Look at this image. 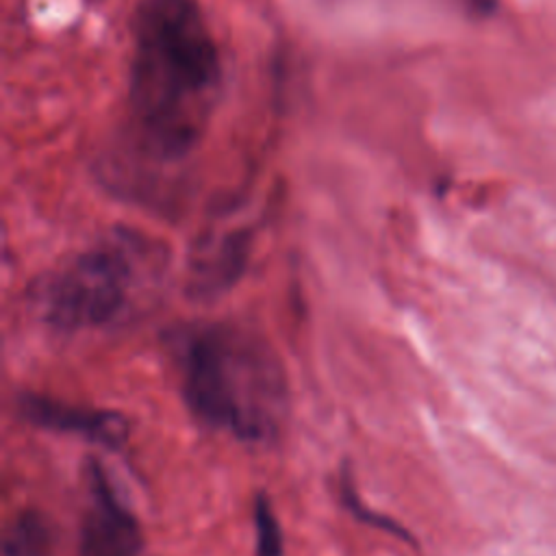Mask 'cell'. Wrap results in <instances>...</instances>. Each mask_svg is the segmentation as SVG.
<instances>
[{"instance_id": "6da1fadb", "label": "cell", "mask_w": 556, "mask_h": 556, "mask_svg": "<svg viewBox=\"0 0 556 556\" xmlns=\"http://www.w3.org/2000/svg\"><path fill=\"white\" fill-rule=\"evenodd\" d=\"M224 87L219 48L198 0H139L126 96V143L154 167L202 143Z\"/></svg>"}, {"instance_id": "7a4b0ae2", "label": "cell", "mask_w": 556, "mask_h": 556, "mask_svg": "<svg viewBox=\"0 0 556 556\" xmlns=\"http://www.w3.org/2000/svg\"><path fill=\"white\" fill-rule=\"evenodd\" d=\"M176 356L180 389L198 421L256 443L278 432L287 387L263 339L228 324L195 326L180 337Z\"/></svg>"}, {"instance_id": "3957f363", "label": "cell", "mask_w": 556, "mask_h": 556, "mask_svg": "<svg viewBox=\"0 0 556 556\" xmlns=\"http://www.w3.org/2000/svg\"><path fill=\"white\" fill-rule=\"evenodd\" d=\"M161 258L154 241L117 228L41 276L30 289L33 308L59 332L104 328L124 315L141 278L159 276Z\"/></svg>"}, {"instance_id": "277c9868", "label": "cell", "mask_w": 556, "mask_h": 556, "mask_svg": "<svg viewBox=\"0 0 556 556\" xmlns=\"http://www.w3.org/2000/svg\"><path fill=\"white\" fill-rule=\"evenodd\" d=\"M91 504L85 513L76 556H139L141 528L135 515L115 495L106 471L89 465Z\"/></svg>"}, {"instance_id": "5b68a950", "label": "cell", "mask_w": 556, "mask_h": 556, "mask_svg": "<svg viewBox=\"0 0 556 556\" xmlns=\"http://www.w3.org/2000/svg\"><path fill=\"white\" fill-rule=\"evenodd\" d=\"M252 250L245 228L202 235L189 250L185 291L193 300H215L232 289L243 276Z\"/></svg>"}, {"instance_id": "8992f818", "label": "cell", "mask_w": 556, "mask_h": 556, "mask_svg": "<svg viewBox=\"0 0 556 556\" xmlns=\"http://www.w3.org/2000/svg\"><path fill=\"white\" fill-rule=\"evenodd\" d=\"M17 408L22 419L33 424L35 428L76 434L111 450L122 447L130 434V426L126 417L115 410L85 408L70 402H61L56 397L37 395V393L22 395L17 402Z\"/></svg>"}, {"instance_id": "52a82bcc", "label": "cell", "mask_w": 556, "mask_h": 556, "mask_svg": "<svg viewBox=\"0 0 556 556\" xmlns=\"http://www.w3.org/2000/svg\"><path fill=\"white\" fill-rule=\"evenodd\" d=\"M52 549V526L39 510L26 508L13 515L2 534L4 556H48Z\"/></svg>"}, {"instance_id": "ba28073f", "label": "cell", "mask_w": 556, "mask_h": 556, "mask_svg": "<svg viewBox=\"0 0 556 556\" xmlns=\"http://www.w3.org/2000/svg\"><path fill=\"white\" fill-rule=\"evenodd\" d=\"M339 493H341V500H343L345 508H348L358 521H363V523H367V526H374V528H378V530H382V532H389V534H393V536H397V539H402V541H410V534L406 532V528H404L402 523H397L395 519H391V517H387V515H382V513H378V510H371L369 506H365V504L361 502L358 491H356V486H354V480H352L350 471H343V473H341V489H339Z\"/></svg>"}, {"instance_id": "9c48e42d", "label": "cell", "mask_w": 556, "mask_h": 556, "mask_svg": "<svg viewBox=\"0 0 556 556\" xmlns=\"http://www.w3.org/2000/svg\"><path fill=\"white\" fill-rule=\"evenodd\" d=\"M254 534H256V556H282L285 552L282 530L265 495H258L254 502Z\"/></svg>"}, {"instance_id": "30bf717a", "label": "cell", "mask_w": 556, "mask_h": 556, "mask_svg": "<svg viewBox=\"0 0 556 556\" xmlns=\"http://www.w3.org/2000/svg\"><path fill=\"white\" fill-rule=\"evenodd\" d=\"M458 2L471 15H489L497 4V0H458Z\"/></svg>"}]
</instances>
